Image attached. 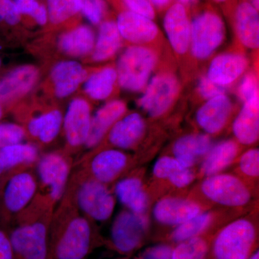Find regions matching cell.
<instances>
[{
  "label": "cell",
  "instance_id": "obj_15",
  "mask_svg": "<svg viewBox=\"0 0 259 259\" xmlns=\"http://www.w3.org/2000/svg\"><path fill=\"white\" fill-rule=\"evenodd\" d=\"M231 110V100L226 95L212 97L197 111V123L207 134H218L226 125Z\"/></svg>",
  "mask_w": 259,
  "mask_h": 259
},
{
  "label": "cell",
  "instance_id": "obj_12",
  "mask_svg": "<svg viewBox=\"0 0 259 259\" xmlns=\"http://www.w3.org/2000/svg\"><path fill=\"white\" fill-rule=\"evenodd\" d=\"M165 31L174 50L184 54L190 45L191 24L182 4H175L168 9L165 15Z\"/></svg>",
  "mask_w": 259,
  "mask_h": 259
},
{
  "label": "cell",
  "instance_id": "obj_14",
  "mask_svg": "<svg viewBox=\"0 0 259 259\" xmlns=\"http://www.w3.org/2000/svg\"><path fill=\"white\" fill-rule=\"evenodd\" d=\"M117 26L121 37L134 44L152 41L158 35V28L152 20L131 11L121 13Z\"/></svg>",
  "mask_w": 259,
  "mask_h": 259
},
{
  "label": "cell",
  "instance_id": "obj_24",
  "mask_svg": "<svg viewBox=\"0 0 259 259\" xmlns=\"http://www.w3.org/2000/svg\"><path fill=\"white\" fill-rule=\"evenodd\" d=\"M236 30L238 38L244 47L256 49L259 46L258 10L250 3L239 5L236 12Z\"/></svg>",
  "mask_w": 259,
  "mask_h": 259
},
{
  "label": "cell",
  "instance_id": "obj_5",
  "mask_svg": "<svg viewBox=\"0 0 259 259\" xmlns=\"http://www.w3.org/2000/svg\"><path fill=\"white\" fill-rule=\"evenodd\" d=\"M179 90L180 83L175 75L170 73L156 75L139 99V106L151 117H158L169 108Z\"/></svg>",
  "mask_w": 259,
  "mask_h": 259
},
{
  "label": "cell",
  "instance_id": "obj_22",
  "mask_svg": "<svg viewBox=\"0 0 259 259\" xmlns=\"http://www.w3.org/2000/svg\"><path fill=\"white\" fill-rule=\"evenodd\" d=\"M212 148V141L206 134H192L177 140L174 146L175 158L182 166L190 168L199 158L206 156Z\"/></svg>",
  "mask_w": 259,
  "mask_h": 259
},
{
  "label": "cell",
  "instance_id": "obj_47",
  "mask_svg": "<svg viewBox=\"0 0 259 259\" xmlns=\"http://www.w3.org/2000/svg\"><path fill=\"white\" fill-rule=\"evenodd\" d=\"M156 6H164L169 3L170 0H149Z\"/></svg>",
  "mask_w": 259,
  "mask_h": 259
},
{
  "label": "cell",
  "instance_id": "obj_42",
  "mask_svg": "<svg viewBox=\"0 0 259 259\" xmlns=\"http://www.w3.org/2000/svg\"><path fill=\"white\" fill-rule=\"evenodd\" d=\"M198 90L201 96L207 100L218 95H225L226 93L224 87L220 86L213 82L207 76H202L199 79Z\"/></svg>",
  "mask_w": 259,
  "mask_h": 259
},
{
  "label": "cell",
  "instance_id": "obj_41",
  "mask_svg": "<svg viewBox=\"0 0 259 259\" xmlns=\"http://www.w3.org/2000/svg\"><path fill=\"white\" fill-rule=\"evenodd\" d=\"M3 20L11 25L20 22V13L13 0H0V22Z\"/></svg>",
  "mask_w": 259,
  "mask_h": 259
},
{
  "label": "cell",
  "instance_id": "obj_45",
  "mask_svg": "<svg viewBox=\"0 0 259 259\" xmlns=\"http://www.w3.org/2000/svg\"><path fill=\"white\" fill-rule=\"evenodd\" d=\"M20 15L25 14L33 17L40 5L37 0H13Z\"/></svg>",
  "mask_w": 259,
  "mask_h": 259
},
{
  "label": "cell",
  "instance_id": "obj_34",
  "mask_svg": "<svg viewBox=\"0 0 259 259\" xmlns=\"http://www.w3.org/2000/svg\"><path fill=\"white\" fill-rule=\"evenodd\" d=\"M211 221L210 213L201 212L195 217L177 226L172 237L177 242H183L195 238L207 228Z\"/></svg>",
  "mask_w": 259,
  "mask_h": 259
},
{
  "label": "cell",
  "instance_id": "obj_25",
  "mask_svg": "<svg viewBox=\"0 0 259 259\" xmlns=\"http://www.w3.org/2000/svg\"><path fill=\"white\" fill-rule=\"evenodd\" d=\"M127 164V157L122 151L106 150L97 154L92 162L94 176L102 183H108L120 175Z\"/></svg>",
  "mask_w": 259,
  "mask_h": 259
},
{
  "label": "cell",
  "instance_id": "obj_27",
  "mask_svg": "<svg viewBox=\"0 0 259 259\" xmlns=\"http://www.w3.org/2000/svg\"><path fill=\"white\" fill-rule=\"evenodd\" d=\"M95 37L92 29L81 25L63 34L59 37V47L64 54L75 57L88 55L93 50Z\"/></svg>",
  "mask_w": 259,
  "mask_h": 259
},
{
  "label": "cell",
  "instance_id": "obj_43",
  "mask_svg": "<svg viewBox=\"0 0 259 259\" xmlns=\"http://www.w3.org/2000/svg\"><path fill=\"white\" fill-rule=\"evenodd\" d=\"M133 13L152 20L155 16L154 10L149 0H124Z\"/></svg>",
  "mask_w": 259,
  "mask_h": 259
},
{
  "label": "cell",
  "instance_id": "obj_7",
  "mask_svg": "<svg viewBox=\"0 0 259 259\" xmlns=\"http://www.w3.org/2000/svg\"><path fill=\"white\" fill-rule=\"evenodd\" d=\"M148 226V218L144 214L127 211L121 212L112 227V242L121 252L131 251L143 239Z\"/></svg>",
  "mask_w": 259,
  "mask_h": 259
},
{
  "label": "cell",
  "instance_id": "obj_39",
  "mask_svg": "<svg viewBox=\"0 0 259 259\" xmlns=\"http://www.w3.org/2000/svg\"><path fill=\"white\" fill-rule=\"evenodd\" d=\"M105 8L102 0H83L81 11L90 23L97 25L101 21Z\"/></svg>",
  "mask_w": 259,
  "mask_h": 259
},
{
  "label": "cell",
  "instance_id": "obj_37",
  "mask_svg": "<svg viewBox=\"0 0 259 259\" xmlns=\"http://www.w3.org/2000/svg\"><path fill=\"white\" fill-rule=\"evenodd\" d=\"M25 136L23 127L14 123L0 124V148L20 144Z\"/></svg>",
  "mask_w": 259,
  "mask_h": 259
},
{
  "label": "cell",
  "instance_id": "obj_54",
  "mask_svg": "<svg viewBox=\"0 0 259 259\" xmlns=\"http://www.w3.org/2000/svg\"><path fill=\"white\" fill-rule=\"evenodd\" d=\"M0 66H1V59H0Z\"/></svg>",
  "mask_w": 259,
  "mask_h": 259
},
{
  "label": "cell",
  "instance_id": "obj_40",
  "mask_svg": "<svg viewBox=\"0 0 259 259\" xmlns=\"http://www.w3.org/2000/svg\"><path fill=\"white\" fill-rule=\"evenodd\" d=\"M238 95L240 98L244 102L258 95V80L255 74L245 75L240 83Z\"/></svg>",
  "mask_w": 259,
  "mask_h": 259
},
{
  "label": "cell",
  "instance_id": "obj_28",
  "mask_svg": "<svg viewBox=\"0 0 259 259\" xmlns=\"http://www.w3.org/2000/svg\"><path fill=\"white\" fill-rule=\"evenodd\" d=\"M115 193L120 202L131 212L144 214L148 207L147 194L142 182L137 178L121 180L115 187Z\"/></svg>",
  "mask_w": 259,
  "mask_h": 259
},
{
  "label": "cell",
  "instance_id": "obj_52",
  "mask_svg": "<svg viewBox=\"0 0 259 259\" xmlns=\"http://www.w3.org/2000/svg\"><path fill=\"white\" fill-rule=\"evenodd\" d=\"M2 115H3V110H2V107L0 106V119H1Z\"/></svg>",
  "mask_w": 259,
  "mask_h": 259
},
{
  "label": "cell",
  "instance_id": "obj_31",
  "mask_svg": "<svg viewBox=\"0 0 259 259\" xmlns=\"http://www.w3.org/2000/svg\"><path fill=\"white\" fill-rule=\"evenodd\" d=\"M62 121L61 112L57 110H52L30 120L28 131L32 136L48 144L59 134Z\"/></svg>",
  "mask_w": 259,
  "mask_h": 259
},
{
  "label": "cell",
  "instance_id": "obj_29",
  "mask_svg": "<svg viewBox=\"0 0 259 259\" xmlns=\"http://www.w3.org/2000/svg\"><path fill=\"white\" fill-rule=\"evenodd\" d=\"M153 174L160 179H166L179 188L187 187L194 180L193 171L182 166L176 158H160L153 166Z\"/></svg>",
  "mask_w": 259,
  "mask_h": 259
},
{
  "label": "cell",
  "instance_id": "obj_48",
  "mask_svg": "<svg viewBox=\"0 0 259 259\" xmlns=\"http://www.w3.org/2000/svg\"><path fill=\"white\" fill-rule=\"evenodd\" d=\"M251 1V5L252 6L254 7L255 9L257 10H258V0H250Z\"/></svg>",
  "mask_w": 259,
  "mask_h": 259
},
{
  "label": "cell",
  "instance_id": "obj_30",
  "mask_svg": "<svg viewBox=\"0 0 259 259\" xmlns=\"http://www.w3.org/2000/svg\"><path fill=\"white\" fill-rule=\"evenodd\" d=\"M95 45L94 61L107 60L115 55L121 46V35L117 24L112 21L102 23Z\"/></svg>",
  "mask_w": 259,
  "mask_h": 259
},
{
  "label": "cell",
  "instance_id": "obj_35",
  "mask_svg": "<svg viewBox=\"0 0 259 259\" xmlns=\"http://www.w3.org/2000/svg\"><path fill=\"white\" fill-rule=\"evenodd\" d=\"M83 0H48V15L51 22L59 24L81 11Z\"/></svg>",
  "mask_w": 259,
  "mask_h": 259
},
{
  "label": "cell",
  "instance_id": "obj_32",
  "mask_svg": "<svg viewBox=\"0 0 259 259\" xmlns=\"http://www.w3.org/2000/svg\"><path fill=\"white\" fill-rule=\"evenodd\" d=\"M117 79V71L115 69L104 68L86 80L83 90L94 100H105L111 95Z\"/></svg>",
  "mask_w": 259,
  "mask_h": 259
},
{
  "label": "cell",
  "instance_id": "obj_2",
  "mask_svg": "<svg viewBox=\"0 0 259 259\" xmlns=\"http://www.w3.org/2000/svg\"><path fill=\"white\" fill-rule=\"evenodd\" d=\"M255 238L253 223L239 219L220 232L214 243L216 259H247Z\"/></svg>",
  "mask_w": 259,
  "mask_h": 259
},
{
  "label": "cell",
  "instance_id": "obj_21",
  "mask_svg": "<svg viewBox=\"0 0 259 259\" xmlns=\"http://www.w3.org/2000/svg\"><path fill=\"white\" fill-rule=\"evenodd\" d=\"M145 128L144 118L134 112L114 124L109 134V140L116 147L127 149L139 142L144 134Z\"/></svg>",
  "mask_w": 259,
  "mask_h": 259
},
{
  "label": "cell",
  "instance_id": "obj_20",
  "mask_svg": "<svg viewBox=\"0 0 259 259\" xmlns=\"http://www.w3.org/2000/svg\"><path fill=\"white\" fill-rule=\"evenodd\" d=\"M125 111V104L120 100H113L99 109L91 119L86 146L89 148L97 146Z\"/></svg>",
  "mask_w": 259,
  "mask_h": 259
},
{
  "label": "cell",
  "instance_id": "obj_23",
  "mask_svg": "<svg viewBox=\"0 0 259 259\" xmlns=\"http://www.w3.org/2000/svg\"><path fill=\"white\" fill-rule=\"evenodd\" d=\"M37 78L36 68L30 65L13 70L0 83V100H11L25 95L36 82Z\"/></svg>",
  "mask_w": 259,
  "mask_h": 259
},
{
  "label": "cell",
  "instance_id": "obj_3",
  "mask_svg": "<svg viewBox=\"0 0 259 259\" xmlns=\"http://www.w3.org/2000/svg\"><path fill=\"white\" fill-rule=\"evenodd\" d=\"M225 37L223 20L214 13L199 15L191 24L190 45L192 55L205 59L221 46Z\"/></svg>",
  "mask_w": 259,
  "mask_h": 259
},
{
  "label": "cell",
  "instance_id": "obj_6",
  "mask_svg": "<svg viewBox=\"0 0 259 259\" xmlns=\"http://www.w3.org/2000/svg\"><path fill=\"white\" fill-rule=\"evenodd\" d=\"M78 204L83 212L98 221L109 219L115 209V199L106 186L97 180L85 182L77 194Z\"/></svg>",
  "mask_w": 259,
  "mask_h": 259
},
{
  "label": "cell",
  "instance_id": "obj_51",
  "mask_svg": "<svg viewBox=\"0 0 259 259\" xmlns=\"http://www.w3.org/2000/svg\"><path fill=\"white\" fill-rule=\"evenodd\" d=\"M5 171L4 168L2 166L1 163H0V175L3 174V172Z\"/></svg>",
  "mask_w": 259,
  "mask_h": 259
},
{
  "label": "cell",
  "instance_id": "obj_17",
  "mask_svg": "<svg viewBox=\"0 0 259 259\" xmlns=\"http://www.w3.org/2000/svg\"><path fill=\"white\" fill-rule=\"evenodd\" d=\"M36 183L31 175L20 173L10 178L3 195L5 207L10 212L22 210L30 202L36 191Z\"/></svg>",
  "mask_w": 259,
  "mask_h": 259
},
{
  "label": "cell",
  "instance_id": "obj_16",
  "mask_svg": "<svg viewBox=\"0 0 259 259\" xmlns=\"http://www.w3.org/2000/svg\"><path fill=\"white\" fill-rule=\"evenodd\" d=\"M247 66L246 58L241 54H221L211 62L207 76L213 82L225 88L238 79Z\"/></svg>",
  "mask_w": 259,
  "mask_h": 259
},
{
  "label": "cell",
  "instance_id": "obj_18",
  "mask_svg": "<svg viewBox=\"0 0 259 259\" xmlns=\"http://www.w3.org/2000/svg\"><path fill=\"white\" fill-rule=\"evenodd\" d=\"M233 134L238 142L243 145L254 144L259 135V96L244 102L233 122Z\"/></svg>",
  "mask_w": 259,
  "mask_h": 259
},
{
  "label": "cell",
  "instance_id": "obj_13",
  "mask_svg": "<svg viewBox=\"0 0 259 259\" xmlns=\"http://www.w3.org/2000/svg\"><path fill=\"white\" fill-rule=\"evenodd\" d=\"M67 162L60 155L51 153L42 157L38 164V174L42 183L49 187L51 197L58 200L62 197L69 175Z\"/></svg>",
  "mask_w": 259,
  "mask_h": 259
},
{
  "label": "cell",
  "instance_id": "obj_36",
  "mask_svg": "<svg viewBox=\"0 0 259 259\" xmlns=\"http://www.w3.org/2000/svg\"><path fill=\"white\" fill-rule=\"evenodd\" d=\"M207 252V245L202 238H191L182 242L172 251L171 259H203Z\"/></svg>",
  "mask_w": 259,
  "mask_h": 259
},
{
  "label": "cell",
  "instance_id": "obj_19",
  "mask_svg": "<svg viewBox=\"0 0 259 259\" xmlns=\"http://www.w3.org/2000/svg\"><path fill=\"white\" fill-rule=\"evenodd\" d=\"M51 76L55 86L56 96L64 98L74 93L88 74L86 70L76 61H64L53 68Z\"/></svg>",
  "mask_w": 259,
  "mask_h": 259
},
{
  "label": "cell",
  "instance_id": "obj_46",
  "mask_svg": "<svg viewBox=\"0 0 259 259\" xmlns=\"http://www.w3.org/2000/svg\"><path fill=\"white\" fill-rule=\"evenodd\" d=\"M14 254L10 237L0 230V259H14Z\"/></svg>",
  "mask_w": 259,
  "mask_h": 259
},
{
  "label": "cell",
  "instance_id": "obj_33",
  "mask_svg": "<svg viewBox=\"0 0 259 259\" xmlns=\"http://www.w3.org/2000/svg\"><path fill=\"white\" fill-rule=\"evenodd\" d=\"M37 151L35 146L20 143L0 148V163L5 170L36 159Z\"/></svg>",
  "mask_w": 259,
  "mask_h": 259
},
{
  "label": "cell",
  "instance_id": "obj_44",
  "mask_svg": "<svg viewBox=\"0 0 259 259\" xmlns=\"http://www.w3.org/2000/svg\"><path fill=\"white\" fill-rule=\"evenodd\" d=\"M172 250L168 245L152 247L145 253L144 259H171Z\"/></svg>",
  "mask_w": 259,
  "mask_h": 259
},
{
  "label": "cell",
  "instance_id": "obj_1",
  "mask_svg": "<svg viewBox=\"0 0 259 259\" xmlns=\"http://www.w3.org/2000/svg\"><path fill=\"white\" fill-rule=\"evenodd\" d=\"M157 61L151 49L140 46L127 48L117 61L119 84L130 92L141 91L146 87Z\"/></svg>",
  "mask_w": 259,
  "mask_h": 259
},
{
  "label": "cell",
  "instance_id": "obj_10",
  "mask_svg": "<svg viewBox=\"0 0 259 259\" xmlns=\"http://www.w3.org/2000/svg\"><path fill=\"white\" fill-rule=\"evenodd\" d=\"M90 107L86 100L76 98L70 102L64 120L65 135L71 146L85 144L91 124Z\"/></svg>",
  "mask_w": 259,
  "mask_h": 259
},
{
  "label": "cell",
  "instance_id": "obj_9",
  "mask_svg": "<svg viewBox=\"0 0 259 259\" xmlns=\"http://www.w3.org/2000/svg\"><path fill=\"white\" fill-rule=\"evenodd\" d=\"M91 228L86 219L76 218L69 223L56 247L58 259H83L88 254Z\"/></svg>",
  "mask_w": 259,
  "mask_h": 259
},
{
  "label": "cell",
  "instance_id": "obj_49",
  "mask_svg": "<svg viewBox=\"0 0 259 259\" xmlns=\"http://www.w3.org/2000/svg\"><path fill=\"white\" fill-rule=\"evenodd\" d=\"M181 3L183 4H190V3H194L196 0H180Z\"/></svg>",
  "mask_w": 259,
  "mask_h": 259
},
{
  "label": "cell",
  "instance_id": "obj_4",
  "mask_svg": "<svg viewBox=\"0 0 259 259\" xmlns=\"http://www.w3.org/2000/svg\"><path fill=\"white\" fill-rule=\"evenodd\" d=\"M204 195L216 203L228 207H241L249 202L251 194L238 177L230 175H214L202 182Z\"/></svg>",
  "mask_w": 259,
  "mask_h": 259
},
{
  "label": "cell",
  "instance_id": "obj_26",
  "mask_svg": "<svg viewBox=\"0 0 259 259\" xmlns=\"http://www.w3.org/2000/svg\"><path fill=\"white\" fill-rule=\"evenodd\" d=\"M238 146L232 140L221 141L209 150L201 166V171L207 177L218 175L229 166L236 158Z\"/></svg>",
  "mask_w": 259,
  "mask_h": 259
},
{
  "label": "cell",
  "instance_id": "obj_8",
  "mask_svg": "<svg viewBox=\"0 0 259 259\" xmlns=\"http://www.w3.org/2000/svg\"><path fill=\"white\" fill-rule=\"evenodd\" d=\"M10 240L14 253L23 259H47V231L42 223L19 227Z\"/></svg>",
  "mask_w": 259,
  "mask_h": 259
},
{
  "label": "cell",
  "instance_id": "obj_11",
  "mask_svg": "<svg viewBox=\"0 0 259 259\" xmlns=\"http://www.w3.org/2000/svg\"><path fill=\"white\" fill-rule=\"evenodd\" d=\"M201 212L200 206L188 199L168 197L162 199L153 207L155 219L167 226H180Z\"/></svg>",
  "mask_w": 259,
  "mask_h": 259
},
{
  "label": "cell",
  "instance_id": "obj_38",
  "mask_svg": "<svg viewBox=\"0 0 259 259\" xmlns=\"http://www.w3.org/2000/svg\"><path fill=\"white\" fill-rule=\"evenodd\" d=\"M240 168L243 174L256 177L259 175V151L257 148L248 150L242 155Z\"/></svg>",
  "mask_w": 259,
  "mask_h": 259
},
{
  "label": "cell",
  "instance_id": "obj_53",
  "mask_svg": "<svg viewBox=\"0 0 259 259\" xmlns=\"http://www.w3.org/2000/svg\"><path fill=\"white\" fill-rule=\"evenodd\" d=\"M215 1L219 2V3H221V2L226 1V0H215Z\"/></svg>",
  "mask_w": 259,
  "mask_h": 259
},
{
  "label": "cell",
  "instance_id": "obj_50",
  "mask_svg": "<svg viewBox=\"0 0 259 259\" xmlns=\"http://www.w3.org/2000/svg\"><path fill=\"white\" fill-rule=\"evenodd\" d=\"M250 259H259L258 251H257L254 255H252L251 258H250Z\"/></svg>",
  "mask_w": 259,
  "mask_h": 259
}]
</instances>
